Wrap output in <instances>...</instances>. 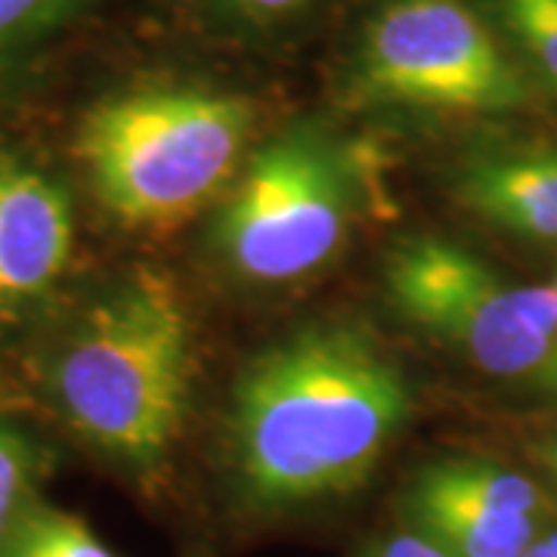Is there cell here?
<instances>
[{
  "mask_svg": "<svg viewBox=\"0 0 557 557\" xmlns=\"http://www.w3.org/2000/svg\"><path fill=\"white\" fill-rule=\"evenodd\" d=\"M409 416L403 366L362 325L322 322L276 341L233 391L230 461L242 502L276 515L350 496Z\"/></svg>",
  "mask_w": 557,
  "mask_h": 557,
  "instance_id": "1",
  "label": "cell"
},
{
  "mask_svg": "<svg viewBox=\"0 0 557 557\" xmlns=\"http://www.w3.org/2000/svg\"><path fill=\"white\" fill-rule=\"evenodd\" d=\"M193 369V319L177 285L143 267L69 329L50 362V394L87 446L149 478L183 434Z\"/></svg>",
  "mask_w": 557,
  "mask_h": 557,
  "instance_id": "2",
  "label": "cell"
},
{
  "mask_svg": "<svg viewBox=\"0 0 557 557\" xmlns=\"http://www.w3.org/2000/svg\"><path fill=\"white\" fill-rule=\"evenodd\" d=\"M255 106L196 84H149L100 100L75 152L102 208L124 226L164 230L193 218L239 168Z\"/></svg>",
  "mask_w": 557,
  "mask_h": 557,
  "instance_id": "3",
  "label": "cell"
},
{
  "mask_svg": "<svg viewBox=\"0 0 557 557\" xmlns=\"http://www.w3.org/2000/svg\"><path fill=\"white\" fill-rule=\"evenodd\" d=\"M391 307L480 372L545 384L557 304L552 285H520L446 236H406L381 267Z\"/></svg>",
  "mask_w": 557,
  "mask_h": 557,
  "instance_id": "4",
  "label": "cell"
},
{
  "mask_svg": "<svg viewBox=\"0 0 557 557\" xmlns=\"http://www.w3.org/2000/svg\"><path fill=\"white\" fill-rule=\"evenodd\" d=\"M357 174L319 127H288L248 161L223 205L218 248L251 282H295L341 251L357 223Z\"/></svg>",
  "mask_w": 557,
  "mask_h": 557,
  "instance_id": "5",
  "label": "cell"
},
{
  "mask_svg": "<svg viewBox=\"0 0 557 557\" xmlns=\"http://www.w3.org/2000/svg\"><path fill=\"white\" fill-rule=\"evenodd\" d=\"M366 102L437 112H508L530 100L468 0H381L354 60Z\"/></svg>",
  "mask_w": 557,
  "mask_h": 557,
  "instance_id": "6",
  "label": "cell"
},
{
  "mask_svg": "<svg viewBox=\"0 0 557 557\" xmlns=\"http://www.w3.org/2000/svg\"><path fill=\"white\" fill-rule=\"evenodd\" d=\"M406 530L449 557H523L545 533L548 502L533 480L474 456L437 458L403 490Z\"/></svg>",
  "mask_w": 557,
  "mask_h": 557,
  "instance_id": "7",
  "label": "cell"
},
{
  "mask_svg": "<svg viewBox=\"0 0 557 557\" xmlns=\"http://www.w3.org/2000/svg\"><path fill=\"white\" fill-rule=\"evenodd\" d=\"M75 255V208L60 180L0 149V322L44 300Z\"/></svg>",
  "mask_w": 557,
  "mask_h": 557,
  "instance_id": "8",
  "label": "cell"
},
{
  "mask_svg": "<svg viewBox=\"0 0 557 557\" xmlns=\"http://www.w3.org/2000/svg\"><path fill=\"white\" fill-rule=\"evenodd\" d=\"M456 193L498 230L557 245V139L483 152L458 171Z\"/></svg>",
  "mask_w": 557,
  "mask_h": 557,
  "instance_id": "9",
  "label": "cell"
},
{
  "mask_svg": "<svg viewBox=\"0 0 557 557\" xmlns=\"http://www.w3.org/2000/svg\"><path fill=\"white\" fill-rule=\"evenodd\" d=\"M0 557H115L90 527L69 511L35 502L16 523Z\"/></svg>",
  "mask_w": 557,
  "mask_h": 557,
  "instance_id": "10",
  "label": "cell"
},
{
  "mask_svg": "<svg viewBox=\"0 0 557 557\" xmlns=\"http://www.w3.org/2000/svg\"><path fill=\"white\" fill-rule=\"evenodd\" d=\"M35 478L38 458L28 440L0 418V555L22 515L35 505Z\"/></svg>",
  "mask_w": 557,
  "mask_h": 557,
  "instance_id": "11",
  "label": "cell"
},
{
  "mask_svg": "<svg viewBox=\"0 0 557 557\" xmlns=\"http://www.w3.org/2000/svg\"><path fill=\"white\" fill-rule=\"evenodd\" d=\"M498 10L523 53L557 87V0H498Z\"/></svg>",
  "mask_w": 557,
  "mask_h": 557,
  "instance_id": "12",
  "label": "cell"
},
{
  "mask_svg": "<svg viewBox=\"0 0 557 557\" xmlns=\"http://www.w3.org/2000/svg\"><path fill=\"white\" fill-rule=\"evenodd\" d=\"M81 0H0V57L60 28Z\"/></svg>",
  "mask_w": 557,
  "mask_h": 557,
  "instance_id": "13",
  "label": "cell"
},
{
  "mask_svg": "<svg viewBox=\"0 0 557 557\" xmlns=\"http://www.w3.org/2000/svg\"><path fill=\"white\" fill-rule=\"evenodd\" d=\"M357 557H449L434 542L418 536L412 530H399V533H387V536L369 542Z\"/></svg>",
  "mask_w": 557,
  "mask_h": 557,
  "instance_id": "14",
  "label": "cell"
},
{
  "mask_svg": "<svg viewBox=\"0 0 557 557\" xmlns=\"http://www.w3.org/2000/svg\"><path fill=\"white\" fill-rule=\"evenodd\" d=\"M233 7H239L242 13L258 16V20H285L300 13L310 0H226Z\"/></svg>",
  "mask_w": 557,
  "mask_h": 557,
  "instance_id": "15",
  "label": "cell"
},
{
  "mask_svg": "<svg viewBox=\"0 0 557 557\" xmlns=\"http://www.w3.org/2000/svg\"><path fill=\"white\" fill-rule=\"evenodd\" d=\"M536 456H539V461L545 465V471H548V474H552L557 483V431H552L548 437L539 440Z\"/></svg>",
  "mask_w": 557,
  "mask_h": 557,
  "instance_id": "16",
  "label": "cell"
},
{
  "mask_svg": "<svg viewBox=\"0 0 557 557\" xmlns=\"http://www.w3.org/2000/svg\"><path fill=\"white\" fill-rule=\"evenodd\" d=\"M552 292H555V304H557V276L552 278ZM545 391L557 394V322H555V341H552V359H548V372H545Z\"/></svg>",
  "mask_w": 557,
  "mask_h": 557,
  "instance_id": "17",
  "label": "cell"
},
{
  "mask_svg": "<svg viewBox=\"0 0 557 557\" xmlns=\"http://www.w3.org/2000/svg\"><path fill=\"white\" fill-rule=\"evenodd\" d=\"M523 557H555V555H552V548L545 545V539H539L536 545H533V548H530Z\"/></svg>",
  "mask_w": 557,
  "mask_h": 557,
  "instance_id": "18",
  "label": "cell"
},
{
  "mask_svg": "<svg viewBox=\"0 0 557 557\" xmlns=\"http://www.w3.org/2000/svg\"><path fill=\"white\" fill-rule=\"evenodd\" d=\"M542 539H545V545L552 548V555L557 557V527L555 530H548V533H542Z\"/></svg>",
  "mask_w": 557,
  "mask_h": 557,
  "instance_id": "19",
  "label": "cell"
}]
</instances>
